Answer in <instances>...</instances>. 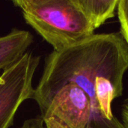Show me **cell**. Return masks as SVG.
Returning a JSON list of instances; mask_svg holds the SVG:
<instances>
[{"label": "cell", "mask_w": 128, "mask_h": 128, "mask_svg": "<svg viewBox=\"0 0 128 128\" xmlns=\"http://www.w3.org/2000/svg\"><path fill=\"white\" fill-rule=\"evenodd\" d=\"M128 70V44L120 32L94 34L74 46L47 55L38 85L73 82L92 101L94 128H126L114 116L112 104L122 96Z\"/></svg>", "instance_id": "6da1fadb"}, {"label": "cell", "mask_w": 128, "mask_h": 128, "mask_svg": "<svg viewBox=\"0 0 128 128\" xmlns=\"http://www.w3.org/2000/svg\"><path fill=\"white\" fill-rule=\"evenodd\" d=\"M26 22L53 51L59 52L94 34L79 0H14Z\"/></svg>", "instance_id": "7a4b0ae2"}, {"label": "cell", "mask_w": 128, "mask_h": 128, "mask_svg": "<svg viewBox=\"0 0 128 128\" xmlns=\"http://www.w3.org/2000/svg\"><path fill=\"white\" fill-rule=\"evenodd\" d=\"M40 62V56L28 51L0 75V128L11 127L21 104L33 99V78Z\"/></svg>", "instance_id": "3957f363"}, {"label": "cell", "mask_w": 128, "mask_h": 128, "mask_svg": "<svg viewBox=\"0 0 128 128\" xmlns=\"http://www.w3.org/2000/svg\"><path fill=\"white\" fill-rule=\"evenodd\" d=\"M34 41L33 34L26 30L13 28L0 36V70H4L17 62Z\"/></svg>", "instance_id": "277c9868"}, {"label": "cell", "mask_w": 128, "mask_h": 128, "mask_svg": "<svg viewBox=\"0 0 128 128\" xmlns=\"http://www.w3.org/2000/svg\"><path fill=\"white\" fill-rule=\"evenodd\" d=\"M118 0H79V3L94 29L115 16Z\"/></svg>", "instance_id": "5b68a950"}, {"label": "cell", "mask_w": 128, "mask_h": 128, "mask_svg": "<svg viewBox=\"0 0 128 128\" xmlns=\"http://www.w3.org/2000/svg\"><path fill=\"white\" fill-rule=\"evenodd\" d=\"M117 10L121 26L120 33L128 44V0H118Z\"/></svg>", "instance_id": "8992f818"}, {"label": "cell", "mask_w": 128, "mask_h": 128, "mask_svg": "<svg viewBox=\"0 0 128 128\" xmlns=\"http://www.w3.org/2000/svg\"><path fill=\"white\" fill-rule=\"evenodd\" d=\"M20 128H45L40 117L27 119Z\"/></svg>", "instance_id": "52a82bcc"}, {"label": "cell", "mask_w": 128, "mask_h": 128, "mask_svg": "<svg viewBox=\"0 0 128 128\" xmlns=\"http://www.w3.org/2000/svg\"><path fill=\"white\" fill-rule=\"evenodd\" d=\"M122 116L124 127L128 128V100H127L122 108Z\"/></svg>", "instance_id": "ba28073f"}]
</instances>
